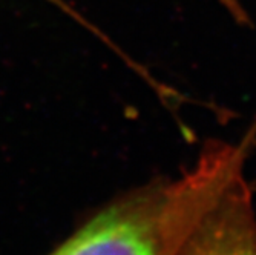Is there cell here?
I'll return each mask as SVG.
<instances>
[{"label":"cell","mask_w":256,"mask_h":255,"mask_svg":"<svg viewBox=\"0 0 256 255\" xmlns=\"http://www.w3.org/2000/svg\"><path fill=\"white\" fill-rule=\"evenodd\" d=\"M214 194V178L192 165L154 178L104 204L50 255H175Z\"/></svg>","instance_id":"1"},{"label":"cell","mask_w":256,"mask_h":255,"mask_svg":"<svg viewBox=\"0 0 256 255\" xmlns=\"http://www.w3.org/2000/svg\"><path fill=\"white\" fill-rule=\"evenodd\" d=\"M175 255H256V212L246 168L204 207Z\"/></svg>","instance_id":"2"}]
</instances>
